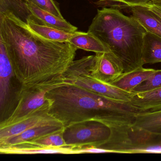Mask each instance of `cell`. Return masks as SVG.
<instances>
[{"mask_svg":"<svg viewBox=\"0 0 161 161\" xmlns=\"http://www.w3.org/2000/svg\"><path fill=\"white\" fill-rule=\"evenodd\" d=\"M0 39L22 86L64 80L78 50L69 42L42 37L11 13L0 15Z\"/></svg>","mask_w":161,"mask_h":161,"instance_id":"cell-1","label":"cell"},{"mask_svg":"<svg viewBox=\"0 0 161 161\" xmlns=\"http://www.w3.org/2000/svg\"><path fill=\"white\" fill-rule=\"evenodd\" d=\"M70 147H45L28 143L0 146L1 154H71Z\"/></svg>","mask_w":161,"mask_h":161,"instance_id":"cell-11","label":"cell"},{"mask_svg":"<svg viewBox=\"0 0 161 161\" xmlns=\"http://www.w3.org/2000/svg\"><path fill=\"white\" fill-rule=\"evenodd\" d=\"M66 83L64 80L57 81L30 86H20L16 94V105L11 114L0 122V128L13 124L21 118L42 105L47 103V92Z\"/></svg>","mask_w":161,"mask_h":161,"instance_id":"cell-6","label":"cell"},{"mask_svg":"<svg viewBox=\"0 0 161 161\" xmlns=\"http://www.w3.org/2000/svg\"><path fill=\"white\" fill-rule=\"evenodd\" d=\"M147 31L132 16L115 8L97 10L87 32L106 45L120 61L124 73L143 67L144 39Z\"/></svg>","mask_w":161,"mask_h":161,"instance_id":"cell-3","label":"cell"},{"mask_svg":"<svg viewBox=\"0 0 161 161\" xmlns=\"http://www.w3.org/2000/svg\"><path fill=\"white\" fill-rule=\"evenodd\" d=\"M49 114L64 127L110 116H133L138 113L129 102L119 101L67 83L47 92Z\"/></svg>","mask_w":161,"mask_h":161,"instance_id":"cell-2","label":"cell"},{"mask_svg":"<svg viewBox=\"0 0 161 161\" xmlns=\"http://www.w3.org/2000/svg\"><path fill=\"white\" fill-rule=\"evenodd\" d=\"M113 153L112 151L105 149L102 148L97 147L94 146L84 147L80 148H72L71 154H79V153Z\"/></svg>","mask_w":161,"mask_h":161,"instance_id":"cell-25","label":"cell"},{"mask_svg":"<svg viewBox=\"0 0 161 161\" xmlns=\"http://www.w3.org/2000/svg\"><path fill=\"white\" fill-rule=\"evenodd\" d=\"M151 3L157 6L161 7V0H152Z\"/></svg>","mask_w":161,"mask_h":161,"instance_id":"cell-28","label":"cell"},{"mask_svg":"<svg viewBox=\"0 0 161 161\" xmlns=\"http://www.w3.org/2000/svg\"><path fill=\"white\" fill-rule=\"evenodd\" d=\"M28 8L38 23L69 32H74L78 30L77 27L71 25L64 19L58 17L45 11L30 2L28 4Z\"/></svg>","mask_w":161,"mask_h":161,"instance_id":"cell-12","label":"cell"},{"mask_svg":"<svg viewBox=\"0 0 161 161\" xmlns=\"http://www.w3.org/2000/svg\"><path fill=\"white\" fill-rule=\"evenodd\" d=\"M133 125L153 132L161 134V110L136 113Z\"/></svg>","mask_w":161,"mask_h":161,"instance_id":"cell-21","label":"cell"},{"mask_svg":"<svg viewBox=\"0 0 161 161\" xmlns=\"http://www.w3.org/2000/svg\"><path fill=\"white\" fill-rule=\"evenodd\" d=\"M94 56H84L79 60H74L64 75L65 81L112 99L130 102L134 93L127 92L113 85L103 82L91 75L89 67Z\"/></svg>","mask_w":161,"mask_h":161,"instance_id":"cell-5","label":"cell"},{"mask_svg":"<svg viewBox=\"0 0 161 161\" xmlns=\"http://www.w3.org/2000/svg\"><path fill=\"white\" fill-rule=\"evenodd\" d=\"M161 88V69L155 72L147 80L137 86L132 92L134 93L147 92Z\"/></svg>","mask_w":161,"mask_h":161,"instance_id":"cell-23","label":"cell"},{"mask_svg":"<svg viewBox=\"0 0 161 161\" xmlns=\"http://www.w3.org/2000/svg\"><path fill=\"white\" fill-rule=\"evenodd\" d=\"M64 127L59 121L49 124H43L31 128L14 136L0 146L14 145L31 141L46 135L57 131Z\"/></svg>","mask_w":161,"mask_h":161,"instance_id":"cell-15","label":"cell"},{"mask_svg":"<svg viewBox=\"0 0 161 161\" xmlns=\"http://www.w3.org/2000/svg\"><path fill=\"white\" fill-rule=\"evenodd\" d=\"M49 108L48 101L13 124L0 128V145L31 128L59 121L49 114Z\"/></svg>","mask_w":161,"mask_h":161,"instance_id":"cell-8","label":"cell"},{"mask_svg":"<svg viewBox=\"0 0 161 161\" xmlns=\"http://www.w3.org/2000/svg\"><path fill=\"white\" fill-rule=\"evenodd\" d=\"M14 69L7 54L5 44L0 39V108L4 111L10 98L11 80Z\"/></svg>","mask_w":161,"mask_h":161,"instance_id":"cell-10","label":"cell"},{"mask_svg":"<svg viewBox=\"0 0 161 161\" xmlns=\"http://www.w3.org/2000/svg\"><path fill=\"white\" fill-rule=\"evenodd\" d=\"M132 16L144 26L147 31L161 37V18L148 7H130Z\"/></svg>","mask_w":161,"mask_h":161,"instance_id":"cell-17","label":"cell"},{"mask_svg":"<svg viewBox=\"0 0 161 161\" xmlns=\"http://www.w3.org/2000/svg\"><path fill=\"white\" fill-rule=\"evenodd\" d=\"M30 2L45 11L51 13L58 17L64 18L58 3L55 0H30Z\"/></svg>","mask_w":161,"mask_h":161,"instance_id":"cell-24","label":"cell"},{"mask_svg":"<svg viewBox=\"0 0 161 161\" xmlns=\"http://www.w3.org/2000/svg\"><path fill=\"white\" fill-rule=\"evenodd\" d=\"M30 0H0V15L11 13L27 23L33 16L28 8Z\"/></svg>","mask_w":161,"mask_h":161,"instance_id":"cell-20","label":"cell"},{"mask_svg":"<svg viewBox=\"0 0 161 161\" xmlns=\"http://www.w3.org/2000/svg\"><path fill=\"white\" fill-rule=\"evenodd\" d=\"M89 72L98 80L112 84L124 73L120 61L112 52L96 53L89 67Z\"/></svg>","mask_w":161,"mask_h":161,"instance_id":"cell-9","label":"cell"},{"mask_svg":"<svg viewBox=\"0 0 161 161\" xmlns=\"http://www.w3.org/2000/svg\"><path fill=\"white\" fill-rule=\"evenodd\" d=\"M142 62L143 65L161 63V37L148 31L144 37Z\"/></svg>","mask_w":161,"mask_h":161,"instance_id":"cell-19","label":"cell"},{"mask_svg":"<svg viewBox=\"0 0 161 161\" xmlns=\"http://www.w3.org/2000/svg\"><path fill=\"white\" fill-rule=\"evenodd\" d=\"M69 42L78 49L93 52L96 53L110 52L109 48L97 37L87 32H80V33L71 37Z\"/></svg>","mask_w":161,"mask_h":161,"instance_id":"cell-18","label":"cell"},{"mask_svg":"<svg viewBox=\"0 0 161 161\" xmlns=\"http://www.w3.org/2000/svg\"><path fill=\"white\" fill-rule=\"evenodd\" d=\"M27 24L31 31L42 37L57 42H69L71 37L80 33V31H77L74 32H69L48 27L37 22L33 16L28 19Z\"/></svg>","mask_w":161,"mask_h":161,"instance_id":"cell-16","label":"cell"},{"mask_svg":"<svg viewBox=\"0 0 161 161\" xmlns=\"http://www.w3.org/2000/svg\"><path fill=\"white\" fill-rule=\"evenodd\" d=\"M116 2L123 3L127 7H131L133 6H146L152 0H112Z\"/></svg>","mask_w":161,"mask_h":161,"instance_id":"cell-26","label":"cell"},{"mask_svg":"<svg viewBox=\"0 0 161 161\" xmlns=\"http://www.w3.org/2000/svg\"><path fill=\"white\" fill-rule=\"evenodd\" d=\"M129 103L138 113L161 110V88L147 92L135 93Z\"/></svg>","mask_w":161,"mask_h":161,"instance_id":"cell-13","label":"cell"},{"mask_svg":"<svg viewBox=\"0 0 161 161\" xmlns=\"http://www.w3.org/2000/svg\"><path fill=\"white\" fill-rule=\"evenodd\" d=\"M111 130L104 123L96 120L76 122L64 128L66 145L71 148L98 147L110 137Z\"/></svg>","mask_w":161,"mask_h":161,"instance_id":"cell-7","label":"cell"},{"mask_svg":"<svg viewBox=\"0 0 161 161\" xmlns=\"http://www.w3.org/2000/svg\"><path fill=\"white\" fill-rule=\"evenodd\" d=\"M148 7L151 11L155 13L156 15L160 17L161 18V7L157 6L155 4H153L152 3L150 2L146 6Z\"/></svg>","mask_w":161,"mask_h":161,"instance_id":"cell-27","label":"cell"},{"mask_svg":"<svg viewBox=\"0 0 161 161\" xmlns=\"http://www.w3.org/2000/svg\"><path fill=\"white\" fill-rule=\"evenodd\" d=\"M134 120L108 119L103 121L111 130L108 140L99 146L113 153H161V134L133 125Z\"/></svg>","mask_w":161,"mask_h":161,"instance_id":"cell-4","label":"cell"},{"mask_svg":"<svg viewBox=\"0 0 161 161\" xmlns=\"http://www.w3.org/2000/svg\"><path fill=\"white\" fill-rule=\"evenodd\" d=\"M64 128V126L57 131L24 143H28L45 147H68L66 145L64 138L63 134Z\"/></svg>","mask_w":161,"mask_h":161,"instance_id":"cell-22","label":"cell"},{"mask_svg":"<svg viewBox=\"0 0 161 161\" xmlns=\"http://www.w3.org/2000/svg\"><path fill=\"white\" fill-rule=\"evenodd\" d=\"M156 69L138 68L127 73H123L112 85L127 92H132L139 84L147 80L155 72Z\"/></svg>","mask_w":161,"mask_h":161,"instance_id":"cell-14","label":"cell"}]
</instances>
